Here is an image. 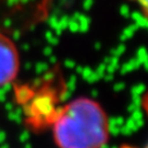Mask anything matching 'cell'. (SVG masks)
Instances as JSON below:
<instances>
[{"instance_id":"1","label":"cell","mask_w":148,"mask_h":148,"mask_svg":"<svg viewBox=\"0 0 148 148\" xmlns=\"http://www.w3.org/2000/svg\"><path fill=\"white\" fill-rule=\"evenodd\" d=\"M51 128L58 148H103L111 134L106 109L89 97L63 103Z\"/></svg>"},{"instance_id":"2","label":"cell","mask_w":148,"mask_h":148,"mask_svg":"<svg viewBox=\"0 0 148 148\" xmlns=\"http://www.w3.org/2000/svg\"><path fill=\"white\" fill-rule=\"evenodd\" d=\"M13 98L21 109L23 122L34 131L51 127L63 104L68 90L65 75L59 66H54L36 79L14 82Z\"/></svg>"},{"instance_id":"3","label":"cell","mask_w":148,"mask_h":148,"mask_svg":"<svg viewBox=\"0 0 148 148\" xmlns=\"http://www.w3.org/2000/svg\"><path fill=\"white\" fill-rule=\"evenodd\" d=\"M56 0H0V9L14 16H25V22L43 23L48 19Z\"/></svg>"},{"instance_id":"4","label":"cell","mask_w":148,"mask_h":148,"mask_svg":"<svg viewBox=\"0 0 148 148\" xmlns=\"http://www.w3.org/2000/svg\"><path fill=\"white\" fill-rule=\"evenodd\" d=\"M21 68L20 53L13 38L0 31V88L16 82Z\"/></svg>"},{"instance_id":"5","label":"cell","mask_w":148,"mask_h":148,"mask_svg":"<svg viewBox=\"0 0 148 148\" xmlns=\"http://www.w3.org/2000/svg\"><path fill=\"white\" fill-rule=\"evenodd\" d=\"M130 2H132L134 5L138 7V9L140 11L142 16L147 19V13H148V0H127Z\"/></svg>"},{"instance_id":"6","label":"cell","mask_w":148,"mask_h":148,"mask_svg":"<svg viewBox=\"0 0 148 148\" xmlns=\"http://www.w3.org/2000/svg\"><path fill=\"white\" fill-rule=\"evenodd\" d=\"M120 148H135V147H132V146H127V145H124V146H122V147ZM145 148V147H144Z\"/></svg>"},{"instance_id":"7","label":"cell","mask_w":148,"mask_h":148,"mask_svg":"<svg viewBox=\"0 0 148 148\" xmlns=\"http://www.w3.org/2000/svg\"><path fill=\"white\" fill-rule=\"evenodd\" d=\"M145 148H146V147H145Z\"/></svg>"}]
</instances>
